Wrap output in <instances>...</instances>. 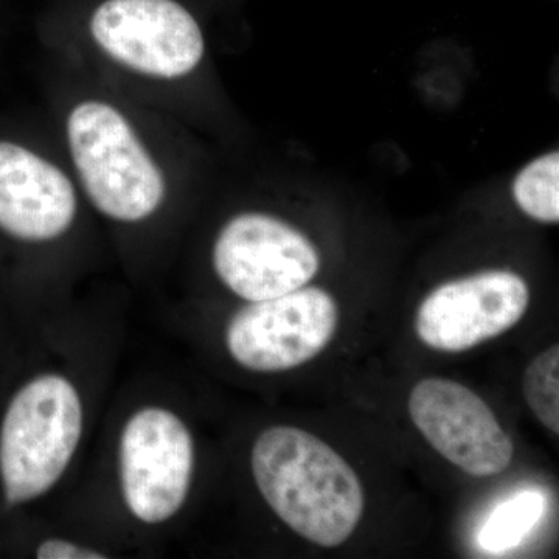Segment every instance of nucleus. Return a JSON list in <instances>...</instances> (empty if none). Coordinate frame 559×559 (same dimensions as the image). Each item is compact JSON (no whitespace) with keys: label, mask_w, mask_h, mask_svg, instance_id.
<instances>
[{"label":"nucleus","mask_w":559,"mask_h":559,"mask_svg":"<svg viewBox=\"0 0 559 559\" xmlns=\"http://www.w3.org/2000/svg\"><path fill=\"white\" fill-rule=\"evenodd\" d=\"M221 282L242 300L274 299L307 286L320 267L307 235L266 213H241L221 229L213 246Z\"/></svg>","instance_id":"7"},{"label":"nucleus","mask_w":559,"mask_h":559,"mask_svg":"<svg viewBox=\"0 0 559 559\" xmlns=\"http://www.w3.org/2000/svg\"><path fill=\"white\" fill-rule=\"evenodd\" d=\"M75 215L68 176L16 140L0 139V234L22 242L57 240Z\"/></svg>","instance_id":"10"},{"label":"nucleus","mask_w":559,"mask_h":559,"mask_svg":"<svg viewBox=\"0 0 559 559\" xmlns=\"http://www.w3.org/2000/svg\"><path fill=\"white\" fill-rule=\"evenodd\" d=\"M528 304V285L521 275L477 272L433 289L419 305L415 329L430 348L466 352L513 329Z\"/></svg>","instance_id":"8"},{"label":"nucleus","mask_w":559,"mask_h":559,"mask_svg":"<svg viewBox=\"0 0 559 559\" xmlns=\"http://www.w3.org/2000/svg\"><path fill=\"white\" fill-rule=\"evenodd\" d=\"M83 432L75 385L58 373L28 381L13 396L0 428V479L10 503L49 492L66 473Z\"/></svg>","instance_id":"2"},{"label":"nucleus","mask_w":559,"mask_h":559,"mask_svg":"<svg viewBox=\"0 0 559 559\" xmlns=\"http://www.w3.org/2000/svg\"><path fill=\"white\" fill-rule=\"evenodd\" d=\"M409 414L430 447L469 476H496L513 460V440L488 404L459 382L419 381L409 396Z\"/></svg>","instance_id":"9"},{"label":"nucleus","mask_w":559,"mask_h":559,"mask_svg":"<svg viewBox=\"0 0 559 559\" xmlns=\"http://www.w3.org/2000/svg\"><path fill=\"white\" fill-rule=\"evenodd\" d=\"M39 559H105L102 551L64 539H47L36 549Z\"/></svg>","instance_id":"14"},{"label":"nucleus","mask_w":559,"mask_h":559,"mask_svg":"<svg viewBox=\"0 0 559 559\" xmlns=\"http://www.w3.org/2000/svg\"><path fill=\"white\" fill-rule=\"evenodd\" d=\"M546 509V499L527 489L500 503L479 533V544L488 551L513 549L536 527Z\"/></svg>","instance_id":"11"},{"label":"nucleus","mask_w":559,"mask_h":559,"mask_svg":"<svg viewBox=\"0 0 559 559\" xmlns=\"http://www.w3.org/2000/svg\"><path fill=\"white\" fill-rule=\"evenodd\" d=\"M68 142L95 209L119 223H139L160 207L164 176L120 110L84 102L69 114Z\"/></svg>","instance_id":"3"},{"label":"nucleus","mask_w":559,"mask_h":559,"mask_svg":"<svg viewBox=\"0 0 559 559\" xmlns=\"http://www.w3.org/2000/svg\"><path fill=\"white\" fill-rule=\"evenodd\" d=\"M518 207L539 223L559 221V153L544 154L525 165L513 182Z\"/></svg>","instance_id":"12"},{"label":"nucleus","mask_w":559,"mask_h":559,"mask_svg":"<svg viewBox=\"0 0 559 559\" xmlns=\"http://www.w3.org/2000/svg\"><path fill=\"white\" fill-rule=\"evenodd\" d=\"M524 396L535 417L559 433V347L554 345L532 360L525 370Z\"/></svg>","instance_id":"13"},{"label":"nucleus","mask_w":559,"mask_h":559,"mask_svg":"<svg viewBox=\"0 0 559 559\" xmlns=\"http://www.w3.org/2000/svg\"><path fill=\"white\" fill-rule=\"evenodd\" d=\"M340 310L326 290L304 286L274 299L250 301L226 331L231 358L245 369L275 373L310 362L336 333Z\"/></svg>","instance_id":"6"},{"label":"nucleus","mask_w":559,"mask_h":559,"mask_svg":"<svg viewBox=\"0 0 559 559\" xmlns=\"http://www.w3.org/2000/svg\"><path fill=\"white\" fill-rule=\"evenodd\" d=\"M194 468V444L179 415L159 406L143 407L121 430V495L143 524L170 521L186 503Z\"/></svg>","instance_id":"5"},{"label":"nucleus","mask_w":559,"mask_h":559,"mask_svg":"<svg viewBox=\"0 0 559 559\" xmlns=\"http://www.w3.org/2000/svg\"><path fill=\"white\" fill-rule=\"evenodd\" d=\"M250 462L267 506L301 538L337 547L358 527L362 487L325 441L304 429L274 426L260 433Z\"/></svg>","instance_id":"1"},{"label":"nucleus","mask_w":559,"mask_h":559,"mask_svg":"<svg viewBox=\"0 0 559 559\" xmlns=\"http://www.w3.org/2000/svg\"><path fill=\"white\" fill-rule=\"evenodd\" d=\"M86 24L109 58L142 75L180 79L204 57L200 21L182 0H97Z\"/></svg>","instance_id":"4"}]
</instances>
